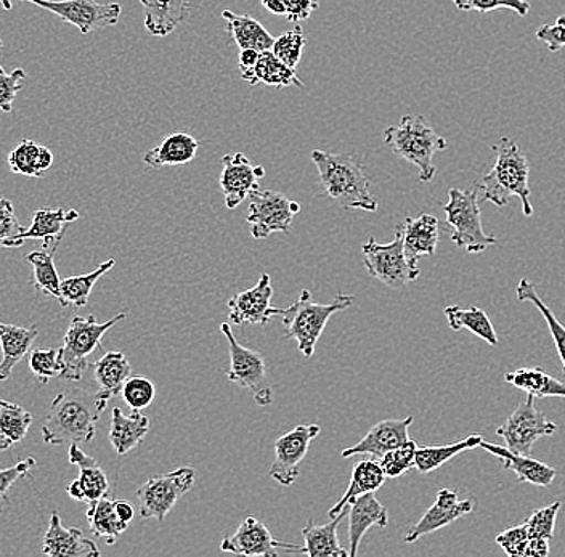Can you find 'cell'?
Here are the masks:
<instances>
[{
    "label": "cell",
    "mask_w": 565,
    "mask_h": 557,
    "mask_svg": "<svg viewBox=\"0 0 565 557\" xmlns=\"http://www.w3.org/2000/svg\"><path fill=\"white\" fill-rule=\"evenodd\" d=\"M108 400L97 393L71 389L53 398L42 426V439L47 446H71L90 442L97 422Z\"/></svg>",
    "instance_id": "6da1fadb"
},
{
    "label": "cell",
    "mask_w": 565,
    "mask_h": 557,
    "mask_svg": "<svg viewBox=\"0 0 565 557\" xmlns=\"http://www.w3.org/2000/svg\"><path fill=\"white\" fill-rule=\"evenodd\" d=\"M310 158L317 165L324 193L342 210L376 213L380 203L371 193L363 161L355 153L334 154L313 150Z\"/></svg>",
    "instance_id": "7a4b0ae2"
},
{
    "label": "cell",
    "mask_w": 565,
    "mask_h": 557,
    "mask_svg": "<svg viewBox=\"0 0 565 557\" xmlns=\"http://www.w3.org/2000/svg\"><path fill=\"white\" fill-rule=\"evenodd\" d=\"M492 151L497 157L492 171L477 182L482 192V201H490L494 206L503 207L510 203L512 196H518L522 201L524 216H532L530 165L524 151L510 137H501L492 144Z\"/></svg>",
    "instance_id": "3957f363"
},
{
    "label": "cell",
    "mask_w": 565,
    "mask_h": 557,
    "mask_svg": "<svg viewBox=\"0 0 565 557\" xmlns=\"http://www.w3.org/2000/svg\"><path fill=\"white\" fill-rule=\"evenodd\" d=\"M353 304L355 298L342 292L335 294L330 304H318L312 298V292L302 289L299 298L282 310V340H295L298 342L300 354L303 357H312L331 317Z\"/></svg>",
    "instance_id": "277c9868"
},
{
    "label": "cell",
    "mask_w": 565,
    "mask_h": 557,
    "mask_svg": "<svg viewBox=\"0 0 565 557\" xmlns=\"http://www.w3.org/2000/svg\"><path fill=\"white\" fill-rule=\"evenodd\" d=\"M384 142L395 154L419 169V182H433L437 168L434 157L448 147L447 139L439 136L424 116L406 115L398 126L384 130Z\"/></svg>",
    "instance_id": "5b68a950"
},
{
    "label": "cell",
    "mask_w": 565,
    "mask_h": 557,
    "mask_svg": "<svg viewBox=\"0 0 565 557\" xmlns=\"http://www.w3.org/2000/svg\"><path fill=\"white\" fill-rule=\"evenodd\" d=\"M480 203L482 192L475 183L469 190L451 189L448 192V203L444 206L447 225L454 228L451 242L466 253H483L498 246V239L483 231Z\"/></svg>",
    "instance_id": "8992f818"
},
{
    "label": "cell",
    "mask_w": 565,
    "mask_h": 557,
    "mask_svg": "<svg viewBox=\"0 0 565 557\" xmlns=\"http://www.w3.org/2000/svg\"><path fill=\"white\" fill-rule=\"evenodd\" d=\"M126 319V313H118L115 319L98 323L94 315L74 317L71 320L65 342L58 352L60 378L81 381L88 368V357L97 349H104L102 340L116 323Z\"/></svg>",
    "instance_id": "52a82bcc"
},
{
    "label": "cell",
    "mask_w": 565,
    "mask_h": 557,
    "mask_svg": "<svg viewBox=\"0 0 565 557\" xmlns=\"http://www.w3.org/2000/svg\"><path fill=\"white\" fill-rule=\"evenodd\" d=\"M363 263L370 277L392 289L404 288L405 285L418 280L419 267L409 263L404 246V224L395 227V236L387 245H381L370 238L363 245Z\"/></svg>",
    "instance_id": "ba28073f"
},
{
    "label": "cell",
    "mask_w": 565,
    "mask_h": 557,
    "mask_svg": "<svg viewBox=\"0 0 565 557\" xmlns=\"http://www.w3.org/2000/svg\"><path fill=\"white\" fill-rule=\"evenodd\" d=\"M194 479H196V472L190 467L148 479L137 490L141 519L164 522L175 503L193 489Z\"/></svg>",
    "instance_id": "9c48e42d"
},
{
    "label": "cell",
    "mask_w": 565,
    "mask_h": 557,
    "mask_svg": "<svg viewBox=\"0 0 565 557\" xmlns=\"http://www.w3.org/2000/svg\"><path fill=\"white\" fill-rule=\"evenodd\" d=\"M221 331L227 340L230 352L228 381L246 387L260 407L274 404V389L268 383L267 365L259 352L239 344L233 336L228 323L221 324Z\"/></svg>",
    "instance_id": "30bf717a"
},
{
    "label": "cell",
    "mask_w": 565,
    "mask_h": 557,
    "mask_svg": "<svg viewBox=\"0 0 565 557\" xmlns=\"http://www.w3.org/2000/svg\"><path fill=\"white\" fill-rule=\"evenodd\" d=\"M247 211L250 235L254 239H265L271 234H289L292 218L299 213L300 206L280 192L257 189L249 195Z\"/></svg>",
    "instance_id": "8fae6325"
},
{
    "label": "cell",
    "mask_w": 565,
    "mask_h": 557,
    "mask_svg": "<svg viewBox=\"0 0 565 557\" xmlns=\"http://www.w3.org/2000/svg\"><path fill=\"white\" fill-rule=\"evenodd\" d=\"M55 13L83 34L115 26L122 15L119 3H98L97 0H21Z\"/></svg>",
    "instance_id": "7c38bea8"
},
{
    "label": "cell",
    "mask_w": 565,
    "mask_h": 557,
    "mask_svg": "<svg viewBox=\"0 0 565 557\" xmlns=\"http://www.w3.org/2000/svg\"><path fill=\"white\" fill-rule=\"evenodd\" d=\"M556 431V422L550 421L546 415L535 407L533 396L519 404L507 422L497 429L498 436L503 437L508 449L524 454L532 453L536 440L553 436Z\"/></svg>",
    "instance_id": "4fadbf2b"
},
{
    "label": "cell",
    "mask_w": 565,
    "mask_h": 557,
    "mask_svg": "<svg viewBox=\"0 0 565 557\" xmlns=\"http://www.w3.org/2000/svg\"><path fill=\"white\" fill-rule=\"evenodd\" d=\"M221 549L224 553L246 557L278 556L280 553L303 555V546L278 542L270 534L267 525L253 516L246 517L235 534L222 539Z\"/></svg>",
    "instance_id": "5bb4252c"
},
{
    "label": "cell",
    "mask_w": 565,
    "mask_h": 557,
    "mask_svg": "<svg viewBox=\"0 0 565 557\" xmlns=\"http://www.w3.org/2000/svg\"><path fill=\"white\" fill-rule=\"evenodd\" d=\"M320 433V426H296L275 442V460L270 468V478L278 484L289 486L299 478V464L307 457L310 443Z\"/></svg>",
    "instance_id": "9a60e30c"
},
{
    "label": "cell",
    "mask_w": 565,
    "mask_h": 557,
    "mask_svg": "<svg viewBox=\"0 0 565 557\" xmlns=\"http://www.w3.org/2000/svg\"><path fill=\"white\" fill-rule=\"evenodd\" d=\"M274 298L271 278L268 274L260 275L256 287L238 292L228 301L230 322L235 324H265L270 323L274 317L282 315V310L271 307Z\"/></svg>",
    "instance_id": "2e32d148"
},
{
    "label": "cell",
    "mask_w": 565,
    "mask_h": 557,
    "mask_svg": "<svg viewBox=\"0 0 565 557\" xmlns=\"http://www.w3.org/2000/svg\"><path fill=\"white\" fill-rule=\"evenodd\" d=\"M224 171L221 174V190L224 193L225 206L236 210L243 201L256 192L259 180L265 175L263 165H253L243 153L225 154L222 158Z\"/></svg>",
    "instance_id": "e0dca14e"
},
{
    "label": "cell",
    "mask_w": 565,
    "mask_h": 557,
    "mask_svg": "<svg viewBox=\"0 0 565 557\" xmlns=\"http://www.w3.org/2000/svg\"><path fill=\"white\" fill-rule=\"evenodd\" d=\"M475 507L476 504L472 500L461 502L458 499L457 489H450V486L440 489L437 492V499L433 506L424 513L422 519L416 522L409 528L408 534L405 535V543H415L416 539L424 537V535L434 534V532L454 524L459 517L471 514Z\"/></svg>",
    "instance_id": "ac0fdd59"
},
{
    "label": "cell",
    "mask_w": 565,
    "mask_h": 557,
    "mask_svg": "<svg viewBox=\"0 0 565 557\" xmlns=\"http://www.w3.org/2000/svg\"><path fill=\"white\" fill-rule=\"evenodd\" d=\"M415 418L406 416L404 419H384L370 429L369 433L355 446L342 450V458H352L356 454H370V457L380 460L387 451L397 449L408 442V429L413 425Z\"/></svg>",
    "instance_id": "d6986e66"
},
{
    "label": "cell",
    "mask_w": 565,
    "mask_h": 557,
    "mask_svg": "<svg viewBox=\"0 0 565 557\" xmlns=\"http://www.w3.org/2000/svg\"><path fill=\"white\" fill-rule=\"evenodd\" d=\"M68 454L70 463L79 468V478L66 489L71 499L90 504L108 496L109 481L97 461L81 450L79 443H71Z\"/></svg>",
    "instance_id": "ffe728a7"
},
{
    "label": "cell",
    "mask_w": 565,
    "mask_h": 557,
    "mask_svg": "<svg viewBox=\"0 0 565 557\" xmlns=\"http://www.w3.org/2000/svg\"><path fill=\"white\" fill-rule=\"evenodd\" d=\"M349 557L359 555L362 538L371 527L386 528L388 513L386 506L376 499L374 492L365 493L349 504Z\"/></svg>",
    "instance_id": "44dd1931"
},
{
    "label": "cell",
    "mask_w": 565,
    "mask_h": 557,
    "mask_svg": "<svg viewBox=\"0 0 565 557\" xmlns=\"http://www.w3.org/2000/svg\"><path fill=\"white\" fill-rule=\"evenodd\" d=\"M42 555L51 557H98L102 555L95 542L84 537L81 528L63 527L58 513H52L51 525L42 545Z\"/></svg>",
    "instance_id": "7402d4cb"
},
{
    "label": "cell",
    "mask_w": 565,
    "mask_h": 557,
    "mask_svg": "<svg viewBox=\"0 0 565 557\" xmlns=\"http://www.w3.org/2000/svg\"><path fill=\"white\" fill-rule=\"evenodd\" d=\"M480 449L489 451L498 460L503 461L504 469L512 471L519 482H527V484L536 486H550L556 479V469L547 467L546 463L535 460L530 454L518 453L508 447L497 446V443L480 442Z\"/></svg>",
    "instance_id": "603a6c76"
},
{
    "label": "cell",
    "mask_w": 565,
    "mask_h": 557,
    "mask_svg": "<svg viewBox=\"0 0 565 557\" xmlns=\"http://www.w3.org/2000/svg\"><path fill=\"white\" fill-rule=\"evenodd\" d=\"M79 217V213L76 210L42 207V210L35 211L31 227L17 236L15 242H13V248H20L28 239H41L42 248H52L53 245L62 242L68 225L76 222Z\"/></svg>",
    "instance_id": "cb8c5ba5"
},
{
    "label": "cell",
    "mask_w": 565,
    "mask_h": 557,
    "mask_svg": "<svg viewBox=\"0 0 565 557\" xmlns=\"http://www.w3.org/2000/svg\"><path fill=\"white\" fill-rule=\"evenodd\" d=\"M150 36L166 38L190 15L189 0H140Z\"/></svg>",
    "instance_id": "d4e9b609"
},
{
    "label": "cell",
    "mask_w": 565,
    "mask_h": 557,
    "mask_svg": "<svg viewBox=\"0 0 565 557\" xmlns=\"http://www.w3.org/2000/svg\"><path fill=\"white\" fill-rule=\"evenodd\" d=\"M404 224V246L409 263L418 266L423 256H434L439 245V221L430 214L406 217Z\"/></svg>",
    "instance_id": "484cf974"
},
{
    "label": "cell",
    "mask_w": 565,
    "mask_h": 557,
    "mask_svg": "<svg viewBox=\"0 0 565 557\" xmlns=\"http://www.w3.org/2000/svg\"><path fill=\"white\" fill-rule=\"evenodd\" d=\"M150 432V419L141 411L124 415L121 408H113L111 425H109V442L119 457H126L143 443Z\"/></svg>",
    "instance_id": "4316f807"
},
{
    "label": "cell",
    "mask_w": 565,
    "mask_h": 557,
    "mask_svg": "<svg viewBox=\"0 0 565 557\" xmlns=\"http://www.w3.org/2000/svg\"><path fill=\"white\" fill-rule=\"evenodd\" d=\"M349 514L345 507L341 514L331 517L328 524L317 525L316 522H307L302 528L303 555L310 557H349L348 549L342 548L338 538V527Z\"/></svg>",
    "instance_id": "83f0119b"
},
{
    "label": "cell",
    "mask_w": 565,
    "mask_h": 557,
    "mask_svg": "<svg viewBox=\"0 0 565 557\" xmlns=\"http://www.w3.org/2000/svg\"><path fill=\"white\" fill-rule=\"evenodd\" d=\"M39 334L38 324L31 326H17L0 322V347H2V362H0V381H7L13 368L26 357L31 345Z\"/></svg>",
    "instance_id": "f1b7e54d"
},
{
    "label": "cell",
    "mask_w": 565,
    "mask_h": 557,
    "mask_svg": "<svg viewBox=\"0 0 565 557\" xmlns=\"http://www.w3.org/2000/svg\"><path fill=\"white\" fill-rule=\"evenodd\" d=\"M132 375V366L126 355L119 351L105 352L104 357L94 363V379L98 386V394L105 400L119 396L124 383Z\"/></svg>",
    "instance_id": "f546056e"
},
{
    "label": "cell",
    "mask_w": 565,
    "mask_h": 557,
    "mask_svg": "<svg viewBox=\"0 0 565 557\" xmlns=\"http://www.w3.org/2000/svg\"><path fill=\"white\" fill-rule=\"evenodd\" d=\"M386 479V474H384L383 468H381L377 461H359L352 469L351 482H349L348 490H345L344 495L338 500V503L328 511V514H330V517L338 516L345 507H349L352 500L359 499V496L365 495V493H376L377 490L384 485Z\"/></svg>",
    "instance_id": "4dcf8cb0"
},
{
    "label": "cell",
    "mask_w": 565,
    "mask_h": 557,
    "mask_svg": "<svg viewBox=\"0 0 565 557\" xmlns=\"http://www.w3.org/2000/svg\"><path fill=\"white\" fill-rule=\"evenodd\" d=\"M200 142L189 132H174L159 147L143 154L145 164L151 168L189 164L196 157Z\"/></svg>",
    "instance_id": "1f68e13d"
},
{
    "label": "cell",
    "mask_w": 565,
    "mask_h": 557,
    "mask_svg": "<svg viewBox=\"0 0 565 557\" xmlns=\"http://www.w3.org/2000/svg\"><path fill=\"white\" fill-rule=\"evenodd\" d=\"M222 19L227 23V33L238 45L239 51L253 49L257 52H267L274 49L275 38L253 17L236 15L230 10H224Z\"/></svg>",
    "instance_id": "d6a6232c"
},
{
    "label": "cell",
    "mask_w": 565,
    "mask_h": 557,
    "mask_svg": "<svg viewBox=\"0 0 565 557\" xmlns=\"http://www.w3.org/2000/svg\"><path fill=\"white\" fill-rule=\"evenodd\" d=\"M504 381L515 389L524 390L529 396L535 398L561 397L565 398V384L553 378L550 373L540 366L532 368H519L515 372L507 373Z\"/></svg>",
    "instance_id": "836d02e7"
},
{
    "label": "cell",
    "mask_w": 565,
    "mask_h": 557,
    "mask_svg": "<svg viewBox=\"0 0 565 557\" xmlns=\"http://www.w3.org/2000/svg\"><path fill=\"white\" fill-rule=\"evenodd\" d=\"M242 77L253 86L263 83L271 87L298 86L300 89L303 87L295 69L285 65L271 51L260 52L259 62L254 66L253 72L243 74Z\"/></svg>",
    "instance_id": "e575fe53"
},
{
    "label": "cell",
    "mask_w": 565,
    "mask_h": 557,
    "mask_svg": "<svg viewBox=\"0 0 565 557\" xmlns=\"http://www.w3.org/2000/svg\"><path fill=\"white\" fill-rule=\"evenodd\" d=\"M116 500L104 496L95 503L88 504L87 521L92 534L95 537L104 538L108 545H115L116 539L121 537L129 524L124 522L116 513Z\"/></svg>",
    "instance_id": "d590c367"
},
{
    "label": "cell",
    "mask_w": 565,
    "mask_h": 557,
    "mask_svg": "<svg viewBox=\"0 0 565 557\" xmlns=\"http://www.w3.org/2000/svg\"><path fill=\"white\" fill-rule=\"evenodd\" d=\"M447 317L448 326L454 331L468 330L476 334L480 340L486 341L487 344L498 345V334L494 331L492 320L487 315L486 310L479 307H462L451 306L444 310Z\"/></svg>",
    "instance_id": "8d00e7d4"
},
{
    "label": "cell",
    "mask_w": 565,
    "mask_h": 557,
    "mask_svg": "<svg viewBox=\"0 0 565 557\" xmlns=\"http://www.w3.org/2000/svg\"><path fill=\"white\" fill-rule=\"evenodd\" d=\"M53 153L47 147L23 140L12 153L9 154V164L15 174L28 178H44L45 172L52 168Z\"/></svg>",
    "instance_id": "74e56055"
},
{
    "label": "cell",
    "mask_w": 565,
    "mask_h": 557,
    "mask_svg": "<svg viewBox=\"0 0 565 557\" xmlns=\"http://www.w3.org/2000/svg\"><path fill=\"white\" fill-rule=\"evenodd\" d=\"M482 440V436L475 433V436L455 440V442L447 443V446L418 447V450H416L415 468L422 474H429V472L436 471V469L444 467L448 461L454 460L462 451L477 449Z\"/></svg>",
    "instance_id": "f35d334b"
},
{
    "label": "cell",
    "mask_w": 565,
    "mask_h": 557,
    "mask_svg": "<svg viewBox=\"0 0 565 557\" xmlns=\"http://www.w3.org/2000/svg\"><path fill=\"white\" fill-rule=\"evenodd\" d=\"M116 260L109 259L100 264L94 271L86 275H76V277H68L60 283V306L68 307L74 306L86 307L88 298H90L92 289H94L97 281L115 267Z\"/></svg>",
    "instance_id": "ab89813d"
},
{
    "label": "cell",
    "mask_w": 565,
    "mask_h": 557,
    "mask_svg": "<svg viewBox=\"0 0 565 557\" xmlns=\"http://www.w3.org/2000/svg\"><path fill=\"white\" fill-rule=\"evenodd\" d=\"M515 296L519 302H532L536 309L542 313L543 319L546 320L547 328H550L551 336H553L554 345H556L557 355H559L561 363H563V375L565 376V326L559 322L553 310L545 304L539 292H536L535 285L529 278H522L515 288Z\"/></svg>",
    "instance_id": "60d3db41"
},
{
    "label": "cell",
    "mask_w": 565,
    "mask_h": 557,
    "mask_svg": "<svg viewBox=\"0 0 565 557\" xmlns=\"http://www.w3.org/2000/svg\"><path fill=\"white\" fill-rule=\"evenodd\" d=\"M58 245L60 243H56L52 248H42L41 251H33L26 256L28 263L34 269V288L52 296L56 301H60V283H62V280H60L58 271H56L55 263H53V256H55Z\"/></svg>",
    "instance_id": "b9f144b4"
},
{
    "label": "cell",
    "mask_w": 565,
    "mask_h": 557,
    "mask_svg": "<svg viewBox=\"0 0 565 557\" xmlns=\"http://www.w3.org/2000/svg\"><path fill=\"white\" fill-rule=\"evenodd\" d=\"M33 425V415L12 401L0 400V433L10 442L18 443L26 437Z\"/></svg>",
    "instance_id": "7bdbcfd3"
},
{
    "label": "cell",
    "mask_w": 565,
    "mask_h": 557,
    "mask_svg": "<svg viewBox=\"0 0 565 557\" xmlns=\"http://www.w3.org/2000/svg\"><path fill=\"white\" fill-rule=\"evenodd\" d=\"M121 396L132 411H141L153 404L157 387L153 381L143 375H130L124 383Z\"/></svg>",
    "instance_id": "ee69618b"
},
{
    "label": "cell",
    "mask_w": 565,
    "mask_h": 557,
    "mask_svg": "<svg viewBox=\"0 0 565 557\" xmlns=\"http://www.w3.org/2000/svg\"><path fill=\"white\" fill-rule=\"evenodd\" d=\"M416 450L418 443L409 439L404 446L397 449L387 451L386 454L380 458L381 468L388 479H398L408 472L409 469L415 468Z\"/></svg>",
    "instance_id": "f6af8a7d"
},
{
    "label": "cell",
    "mask_w": 565,
    "mask_h": 557,
    "mask_svg": "<svg viewBox=\"0 0 565 557\" xmlns=\"http://www.w3.org/2000/svg\"><path fill=\"white\" fill-rule=\"evenodd\" d=\"M307 38L303 36L302 28L296 26L295 30L288 31L282 36L275 39L274 52L275 56L281 60L289 68L296 69L302 58L303 49H306Z\"/></svg>",
    "instance_id": "bcb514c9"
},
{
    "label": "cell",
    "mask_w": 565,
    "mask_h": 557,
    "mask_svg": "<svg viewBox=\"0 0 565 557\" xmlns=\"http://www.w3.org/2000/svg\"><path fill=\"white\" fill-rule=\"evenodd\" d=\"M559 510L561 503L556 502L533 511L532 516L524 522L527 525L530 538H543L553 542L554 527H556V517Z\"/></svg>",
    "instance_id": "7dc6e473"
},
{
    "label": "cell",
    "mask_w": 565,
    "mask_h": 557,
    "mask_svg": "<svg viewBox=\"0 0 565 557\" xmlns=\"http://www.w3.org/2000/svg\"><path fill=\"white\" fill-rule=\"evenodd\" d=\"M451 2L462 12L476 10L479 13H489L493 10L510 9L519 17H527L530 12L527 0H451Z\"/></svg>",
    "instance_id": "c3c4849f"
},
{
    "label": "cell",
    "mask_w": 565,
    "mask_h": 557,
    "mask_svg": "<svg viewBox=\"0 0 565 557\" xmlns=\"http://www.w3.org/2000/svg\"><path fill=\"white\" fill-rule=\"evenodd\" d=\"M60 349H35L30 354V368L39 383L47 384L62 373L58 363Z\"/></svg>",
    "instance_id": "681fc988"
},
{
    "label": "cell",
    "mask_w": 565,
    "mask_h": 557,
    "mask_svg": "<svg viewBox=\"0 0 565 557\" xmlns=\"http://www.w3.org/2000/svg\"><path fill=\"white\" fill-rule=\"evenodd\" d=\"M26 228L18 222L12 201L0 199V249H13V242Z\"/></svg>",
    "instance_id": "f907efd6"
},
{
    "label": "cell",
    "mask_w": 565,
    "mask_h": 557,
    "mask_svg": "<svg viewBox=\"0 0 565 557\" xmlns=\"http://www.w3.org/2000/svg\"><path fill=\"white\" fill-rule=\"evenodd\" d=\"M529 542L530 535L525 524L508 528V531L501 532L497 537L498 545L511 557H525Z\"/></svg>",
    "instance_id": "816d5d0a"
},
{
    "label": "cell",
    "mask_w": 565,
    "mask_h": 557,
    "mask_svg": "<svg viewBox=\"0 0 565 557\" xmlns=\"http://www.w3.org/2000/svg\"><path fill=\"white\" fill-rule=\"evenodd\" d=\"M26 73L23 68L6 74L0 73V111L10 113L13 108L18 92L23 89Z\"/></svg>",
    "instance_id": "f5cc1de1"
},
{
    "label": "cell",
    "mask_w": 565,
    "mask_h": 557,
    "mask_svg": "<svg viewBox=\"0 0 565 557\" xmlns=\"http://www.w3.org/2000/svg\"><path fill=\"white\" fill-rule=\"evenodd\" d=\"M35 468L34 458H26V460L20 461L15 467L0 469V506L3 502H7V495L9 490L20 479L28 478L31 471Z\"/></svg>",
    "instance_id": "db71d44e"
},
{
    "label": "cell",
    "mask_w": 565,
    "mask_h": 557,
    "mask_svg": "<svg viewBox=\"0 0 565 557\" xmlns=\"http://www.w3.org/2000/svg\"><path fill=\"white\" fill-rule=\"evenodd\" d=\"M536 39L545 42L547 51L553 52V54L565 47V15L559 17L556 23L539 28Z\"/></svg>",
    "instance_id": "11a10c76"
},
{
    "label": "cell",
    "mask_w": 565,
    "mask_h": 557,
    "mask_svg": "<svg viewBox=\"0 0 565 557\" xmlns=\"http://www.w3.org/2000/svg\"><path fill=\"white\" fill-rule=\"evenodd\" d=\"M320 7V0H286V19L292 23L306 21Z\"/></svg>",
    "instance_id": "9f6ffc18"
},
{
    "label": "cell",
    "mask_w": 565,
    "mask_h": 557,
    "mask_svg": "<svg viewBox=\"0 0 565 557\" xmlns=\"http://www.w3.org/2000/svg\"><path fill=\"white\" fill-rule=\"evenodd\" d=\"M259 56L260 52L253 51V49H245V51L239 52L238 65L242 69V76L253 72L254 66L259 62Z\"/></svg>",
    "instance_id": "6f0895ef"
},
{
    "label": "cell",
    "mask_w": 565,
    "mask_h": 557,
    "mask_svg": "<svg viewBox=\"0 0 565 557\" xmlns=\"http://www.w3.org/2000/svg\"><path fill=\"white\" fill-rule=\"evenodd\" d=\"M551 542L543 538H530L525 557H546L550 555Z\"/></svg>",
    "instance_id": "680465c9"
},
{
    "label": "cell",
    "mask_w": 565,
    "mask_h": 557,
    "mask_svg": "<svg viewBox=\"0 0 565 557\" xmlns=\"http://www.w3.org/2000/svg\"><path fill=\"white\" fill-rule=\"evenodd\" d=\"M116 513L121 517L124 522L130 524L136 517V507L132 506V503L126 502V500H116Z\"/></svg>",
    "instance_id": "91938a15"
},
{
    "label": "cell",
    "mask_w": 565,
    "mask_h": 557,
    "mask_svg": "<svg viewBox=\"0 0 565 557\" xmlns=\"http://www.w3.org/2000/svg\"><path fill=\"white\" fill-rule=\"evenodd\" d=\"M263 6L275 15L286 17V0H263Z\"/></svg>",
    "instance_id": "94428289"
},
{
    "label": "cell",
    "mask_w": 565,
    "mask_h": 557,
    "mask_svg": "<svg viewBox=\"0 0 565 557\" xmlns=\"http://www.w3.org/2000/svg\"><path fill=\"white\" fill-rule=\"evenodd\" d=\"M10 446H12V442L0 433V453L9 449Z\"/></svg>",
    "instance_id": "6125c7cd"
},
{
    "label": "cell",
    "mask_w": 565,
    "mask_h": 557,
    "mask_svg": "<svg viewBox=\"0 0 565 557\" xmlns=\"http://www.w3.org/2000/svg\"><path fill=\"white\" fill-rule=\"evenodd\" d=\"M0 3H2L3 9L12 10V0H0Z\"/></svg>",
    "instance_id": "be15d7a7"
},
{
    "label": "cell",
    "mask_w": 565,
    "mask_h": 557,
    "mask_svg": "<svg viewBox=\"0 0 565 557\" xmlns=\"http://www.w3.org/2000/svg\"><path fill=\"white\" fill-rule=\"evenodd\" d=\"M0 49H2V41H0ZM0 73H3L2 66H0Z\"/></svg>",
    "instance_id": "e7e4bbea"
}]
</instances>
